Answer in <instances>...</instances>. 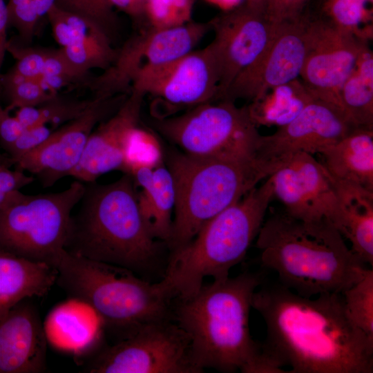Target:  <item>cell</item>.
Here are the masks:
<instances>
[{
    "label": "cell",
    "mask_w": 373,
    "mask_h": 373,
    "mask_svg": "<svg viewBox=\"0 0 373 373\" xmlns=\"http://www.w3.org/2000/svg\"><path fill=\"white\" fill-rule=\"evenodd\" d=\"M55 4L93 21L110 38L116 27L117 18L108 0H56Z\"/></svg>",
    "instance_id": "cell-35"
},
{
    "label": "cell",
    "mask_w": 373,
    "mask_h": 373,
    "mask_svg": "<svg viewBox=\"0 0 373 373\" xmlns=\"http://www.w3.org/2000/svg\"><path fill=\"white\" fill-rule=\"evenodd\" d=\"M342 110L358 127L373 130V53L367 43L340 91Z\"/></svg>",
    "instance_id": "cell-28"
},
{
    "label": "cell",
    "mask_w": 373,
    "mask_h": 373,
    "mask_svg": "<svg viewBox=\"0 0 373 373\" xmlns=\"http://www.w3.org/2000/svg\"><path fill=\"white\" fill-rule=\"evenodd\" d=\"M195 0H144V19L149 26L168 28L192 21Z\"/></svg>",
    "instance_id": "cell-32"
},
{
    "label": "cell",
    "mask_w": 373,
    "mask_h": 373,
    "mask_svg": "<svg viewBox=\"0 0 373 373\" xmlns=\"http://www.w3.org/2000/svg\"><path fill=\"white\" fill-rule=\"evenodd\" d=\"M7 51L15 59V64L10 72L26 78L41 77L47 48L23 46L8 41Z\"/></svg>",
    "instance_id": "cell-36"
},
{
    "label": "cell",
    "mask_w": 373,
    "mask_h": 373,
    "mask_svg": "<svg viewBox=\"0 0 373 373\" xmlns=\"http://www.w3.org/2000/svg\"><path fill=\"white\" fill-rule=\"evenodd\" d=\"M209 4L217 6L224 12L236 8L240 5L241 0H204Z\"/></svg>",
    "instance_id": "cell-44"
},
{
    "label": "cell",
    "mask_w": 373,
    "mask_h": 373,
    "mask_svg": "<svg viewBox=\"0 0 373 373\" xmlns=\"http://www.w3.org/2000/svg\"><path fill=\"white\" fill-rule=\"evenodd\" d=\"M113 8H116L128 15L136 23L144 19V0H108Z\"/></svg>",
    "instance_id": "cell-42"
},
{
    "label": "cell",
    "mask_w": 373,
    "mask_h": 373,
    "mask_svg": "<svg viewBox=\"0 0 373 373\" xmlns=\"http://www.w3.org/2000/svg\"><path fill=\"white\" fill-rule=\"evenodd\" d=\"M84 189L85 183L75 180L57 192L16 191L0 207V247L55 268L65 250L72 213Z\"/></svg>",
    "instance_id": "cell-8"
},
{
    "label": "cell",
    "mask_w": 373,
    "mask_h": 373,
    "mask_svg": "<svg viewBox=\"0 0 373 373\" xmlns=\"http://www.w3.org/2000/svg\"><path fill=\"white\" fill-rule=\"evenodd\" d=\"M135 186L128 173L108 184L85 183L71 215L65 249L135 273L154 267L162 245L142 220Z\"/></svg>",
    "instance_id": "cell-4"
},
{
    "label": "cell",
    "mask_w": 373,
    "mask_h": 373,
    "mask_svg": "<svg viewBox=\"0 0 373 373\" xmlns=\"http://www.w3.org/2000/svg\"><path fill=\"white\" fill-rule=\"evenodd\" d=\"M91 373H201L188 334L173 319L149 323L103 350L88 367Z\"/></svg>",
    "instance_id": "cell-10"
},
{
    "label": "cell",
    "mask_w": 373,
    "mask_h": 373,
    "mask_svg": "<svg viewBox=\"0 0 373 373\" xmlns=\"http://www.w3.org/2000/svg\"><path fill=\"white\" fill-rule=\"evenodd\" d=\"M246 2L254 5L263 6V0H246Z\"/></svg>",
    "instance_id": "cell-46"
},
{
    "label": "cell",
    "mask_w": 373,
    "mask_h": 373,
    "mask_svg": "<svg viewBox=\"0 0 373 373\" xmlns=\"http://www.w3.org/2000/svg\"><path fill=\"white\" fill-rule=\"evenodd\" d=\"M356 128L342 109L315 99L287 124L261 135L256 157L272 174L296 153H321Z\"/></svg>",
    "instance_id": "cell-13"
},
{
    "label": "cell",
    "mask_w": 373,
    "mask_h": 373,
    "mask_svg": "<svg viewBox=\"0 0 373 373\" xmlns=\"http://www.w3.org/2000/svg\"><path fill=\"white\" fill-rule=\"evenodd\" d=\"M144 97L131 90L118 109L96 126L70 176L88 183L111 171H122L128 135L138 126Z\"/></svg>",
    "instance_id": "cell-19"
},
{
    "label": "cell",
    "mask_w": 373,
    "mask_h": 373,
    "mask_svg": "<svg viewBox=\"0 0 373 373\" xmlns=\"http://www.w3.org/2000/svg\"><path fill=\"white\" fill-rule=\"evenodd\" d=\"M55 268L56 283L69 297L86 303L104 327L120 332L122 338L149 323L173 319V300L157 283L144 280L130 269L66 249Z\"/></svg>",
    "instance_id": "cell-7"
},
{
    "label": "cell",
    "mask_w": 373,
    "mask_h": 373,
    "mask_svg": "<svg viewBox=\"0 0 373 373\" xmlns=\"http://www.w3.org/2000/svg\"><path fill=\"white\" fill-rule=\"evenodd\" d=\"M314 99L302 80L296 78L271 88L247 106L256 126L279 128L293 120Z\"/></svg>",
    "instance_id": "cell-27"
},
{
    "label": "cell",
    "mask_w": 373,
    "mask_h": 373,
    "mask_svg": "<svg viewBox=\"0 0 373 373\" xmlns=\"http://www.w3.org/2000/svg\"><path fill=\"white\" fill-rule=\"evenodd\" d=\"M308 1L263 0V8L269 18L279 23L301 15L304 6Z\"/></svg>",
    "instance_id": "cell-40"
},
{
    "label": "cell",
    "mask_w": 373,
    "mask_h": 373,
    "mask_svg": "<svg viewBox=\"0 0 373 373\" xmlns=\"http://www.w3.org/2000/svg\"><path fill=\"white\" fill-rule=\"evenodd\" d=\"M214 38L208 45L218 75L217 101L245 69L268 47L280 23H275L264 8L247 2L209 21Z\"/></svg>",
    "instance_id": "cell-12"
},
{
    "label": "cell",
    "mask_w": 373,
    "mask_h": 373,
    "mask_svg": "<svg viewBox=\"0 0 373 373\" xmlns=\"http://www.w3.org/2000/svg\"><path fill=\"white\" fill-rule=\"evenodd\" d=\"M274 197L286 213L306 221L327 220L333 225L338 213L336 184L313 155L298 152L269 175Z\"/></svg>",
    "instance_id": "cell-18"
},
{
    "label": "cell",
    "mask_w": 373,
    "mask_h": 373,
    "mask_svg": "<svg viewBox=\"0 0 373 373\" xmlns=\"http://www.w3.org/2000/svg\"><path fill=\"white\" fill-rule=\"evenodd\" d=\"M93 97L88 99H76L55 95L44 104L36 106V113L39 124H51L53 128L75 119L90 106Z\"/></svg>",
    "instance_id": "cell-34"
},
{
    "label": "cell",
    "mask_w": 373,
    "mask_h": 373,
    "mask_svg": "<svg viewBox=\"0 0 373 373\" xmlns=\"http://www.w3.org/2000/svg\"><path fill=\"white\" fill-rule=\"evenodd\" d=\"M35 178L6 164L0 165V207L16 192L32 183Z\"/></svg>",
    "instance_id": "cell-39"
},
{
    "label": "cell",
    "mask_w": 373,
    "mask_h": 373,
    "mask_svg": "<svg viewBox=\"0 0 373 373\" xmlns=\"http://www.w3.org/2000/svg\"><path fill=\"white\" fill-rule=\"evenodd\" d=\"M211 30L209 21H191L162 29L149 26L117 49L113 63L101 75L90 77L87 87L94 93V97L126 95L143 70L193 51Z\"/></svg>",
    "instance_id": "cell-11"
},
{
    "label": "cell",
    "mask_w": 373,
    "mask_h": 373,
    "mask_svg": "<svg viewBox=\"0 0 373 373\" xmlns=\"http://www.w3.org/2000/svg\"><path fill=\"white\" fill-rule=\"evenodd\" d=\"M256 239L261 266L275 271L280 285L302 296L342 294L368 268L327 220L275 214L264 221Z\"/></svg>",
    "instance_id": "cell-3"
},
{
    "label": "cell",
    "mask_w": 373,
    "mask_h": 373,
    "mask_svg": "<svg viewBox=\"0 0 373 373\" xmlns=\"http://www.w3.org/2000/svg\"><path fill=\"white\" fill-rule=\"evenodd\" d=\"M157 129L187 154L200 157H256L261 135L247 106L220 100L159 118Z\"/></svg>",
    "instance_id": "cell-9"
},
{
    "label": "cell",
    "mask_w": 373,
    "mask_h": 373,
    "mask_svg": "<svg viewBox=\"0 0 373 373\" xmlns=\"http://www.w3.org/2000/svg\"><path fill=\"white\" fill-rule=\"evenodd\" d=\"M47 343L35 307L21 301L0 318V373L43 372Z\"/></svg>",
    "instance_id": "cell-20"
},
{
    "label": "cell",
    "mask_w": 373,
    "mask_h": 373,
    "mask_svg": "<svg viewBox=\"0 0 373 373\" xmlns=\"http://www.w3.org/2000/svg\"><path fill=\"white\" fill-rule=\"evenodd\" d=\"M8 26V17L7 11V5L4 0H0V90L1 79L2 74L1 73L5 53L7 51V45L8 40L7 39V28Z\"/></svg>",
    "instance_id": "cell-43"
},
{
    "label": "cell",
    "mask_w": 373,
    "mask_h": 373,
    "mask_svg": "<svg viewBox=\"0 0 373 373\" xmlns=\"http://www.w3.org/2000/svg\"><path fill=\"white\" fill-rule=\"evenodd\" d=\"M57 277L55 267L0 247V318L27 298L46 295Z\"/></svg>",
    "instance_id": "cell-23"
},
{
    "label": "cell",
    "mask_w": 373,
    "mask_h": 373,
    "mask_svg": "<svg viewBox=\"0 0 373 373\" xmlns=\"http://www.w3.org/2000/svg\"><path fill=\"white\" fill-rule=\"evenodd\" d=\"M274 198L270 177L209 221L182 247L171 252L158 287L170 300L195 294L205 277L221 280L245 258Z\"/></svg>",
    "instance_id": "cell-5"
},
{
    "label": "cell",
    "mask_w": 373,
    "mask_h": 373,
    "mask_svg": "<svg viewBox=\"0 0 373 373\" xmlns=\"http://www.w3.org/2000/svg\"><path fill=\"white\" fill-rule=\"evenodd\" d=\"M127 173L141 188L137 192V204L142 220L151 236L166 246L172 232V212L175 201L173 176L163 163L156 166L141 165Z\"/></svg>",
    "instance_id": "cell-22"
},
{
    "label": "cell",
    "mask_w": 373,
    "mask_h": 373,
    "mask_svg": "<svg viewBox=\"0 0 373 373\" xmlns=\"http://www.w3.org/2000/svg\"><path fill=\"white\" fill-rule=\"evenodd\" d=\"M309 21L302 13L281 22L268 47L236 77L221 100L251 102L271 88L298 78L307 53Z\"/></svg>",
    "instance_id": "cell-16"
},
{
    "label": "cell",
    "mask_w": 373,
    "mask_h": 373,
    "mask_svg": "<svg viewBox=\"0 0 373 373\" xmlns=\"http://www.w3.org/2000/svg\"><path fill=\"white\" fill-rule=\"evenodd\" d=\"M261 357L273 373H372L373 340L350 318L341 294L305 297L279 283L258 287Z\"/></svg>",
    "instance_id": "cell-1"
},
{
    "label": "cell",
    "mask_w": 373,
    "mask_h": 373,
    "mask_svg": "<svg viewBox=\"0 0 373 373\" xmlns=\"http://www.w3.org/2000/svg\"><path fill=\"white\" fill-rule=\"evenodd\" d=\"M168 163L175 191L172 232L166 244L170 252L189 242L207 221L271 174L255 156L200 157L173 153Z\"/></svg>",
    "instance_id": "cell-6"
},
{
    "label": "cell",
    "mask_w": 373,
    "mask_h": 373,
    "mask_svg": "<svg viewBox=\"0 0 373 373\" xmlns=\"http://www.w3.org/2000/svg\"><path fill=\"white\" fill-rule=\"evenodd\" d=\"M64 10L70 39L66 47L60 48L68 61L79 71L86 74L93 68L106 70L117 54L110 37L93 21Z\"/></svg>",
    "instance_id": "cell-26"
},
{
    "label": "cell",
    "mask_w": 373,
    "mask_h": 373,
    "mask_svg": "<svg viewBox=\"0 0 373 373\" xmlns=\"http://www.w3.org/2000/svg\"><path fill=\"white\" fill-rule=\"evenodd\" d=\"M0 104V147L6 152L24 131L15 115Z\"/></svg>",
    "instance_id": "cell-41"
},
{
    "label": "cell",
    "mask_w": 373,
    "mask_h": 373,
    "mask_svg": "<svg viewBox=\"0 0 373 373\" xmlns=\"http://www.w3.org/2000/svg\"><path fill=\"white\" fill-rule=\"evenodd\" d=\"M53 130L47 124L25 128L6 151L8 164L15 165L21 159L42 144Z\"/></svg>",
    "instance_id": "cell-38"
},
{
    "label": "cell",
    "mask_w": 373,
    "mask_h": 373,
    "mask_svg": "<svg viewBox=\"0 0 373 373\" xmlns=\"http://www.w3.org/2000/svg\"><path fill=\"white\" fill-rule=\"evenodd\" d=\"M1 89H3L8 104V111L22 107L38 106L56 95L47 92L39 78H26L8 72L2 75Z\"/></svg>",
    "instance_id": "cell-31"
},
{
    "label": "cell",
    "mask_w": 373,
    "mask_h": 373,
    "mask_svg": "<svg viewBox=\"0 0 373 373\" xmlns=\"http://www.w3.org/2000/svg\"><path fill=\"white\" fill-rule=\"evenodd\" d=\"M39 17L47 15L48 10L55 4L56 0H34Z\"/></svg>",
    "instance_id": "cell-45"
},
{
    "label": "cell",
    "mask_w": 373,
    "mask_h": 373,
    "mask_svg": "<svg viewBox=\"0 0 373 373\" xmlns=\"http://www.w3.org/2000/svg\"><path fill=\"white\" fill-rule=\"evenodd\" d=\"M373 0H324V17L336 28L365 41L372 38Z\"/></svg>",
    "instance_id": "cell-29"
},
{
    "label": "cell",
    "mask_w": 373,
    "mask_h": 373,
    "mask_svg": "<svg viewBox=\"0 0 373 373\" xmlns=\"http://www.w3.org/2000/svg\"><path fill=\"white\" fill-rule=\"evenodd\" d=\"M126 97H93L91 104L81 115L53 131L42 144L21 159L15 165V169L36 175L44 188L70 176L79 163L93 129L114 113Z\"/></svg>",
    "instance_id": "cell-15"
},
{
    "label": "cell",
    "mask_w": 373,
    "mask_h": 373,
    "mask_svg": "<svg viewBox=\"0 0 373 373\" xmlns=\"http://www.w3.org/2000/svg\"><path fill=\"white\" fill-rule=\"evenodd\" d=\"M8 26L14 27L25 42H30L39 16L34 0H9Z\"/></svg>",
    "instance_id": "cell-37"
},
{
    "label": "cell",
    "mask_w": 373,
    "mask_h": 373,
    "mask_svg": "<svg viewBox=\"0 0 373 373\" xmlns=\"http://www.w3.org/2000/svg\"><path fill=\"white\" fill-rule=\"evenodd\" d=\"M346 311L354 324L373 340V270L342 294Z\"/></svg>",
    "instance_id": "cell-30"
},
{
    "label": "cell",
    "mask_w": 373,
    "mask_h": 373,
    "mask_svg": "<svg viewBox=\"0 0 373 373\" xmlns=\"http://www.w3.org/2000/svg\"><path fill=\"white\" fill-rule=\"evenodd\" d=\"M3 164H8L6 158H5L0 153V165Z\"/></svg>",
    "instance_id": "cell-47"
},
{
    "label": "cell",
    "mask_w": 373,
    "mask_h": 373,
    "mask_svg": "<svg viewBox=\"0 0 373 373\" xmlns=\"http://www.w3.org/2000/svg\"><path fill=\"white\" fill-rule=\"evenodd\" d=\"M43 325L47 343L77 356L88 354L97 347L104 327L90 305L70 297L57 305Z\"/></svg>",
    "instance_id": "cell-21"
},
{
    "label": "cell",
    "mask_w": 373,
    "mask_h": 373,
    "mask_svg": "<svg viewBox=\"0 0 373 373\" xmlns=\"http://www.w3.org/2000/svg\"><path fill=\"white\" fill-rule=\"evenodd\" d=\"M319 154L335 181L373 191V130L358 128Z\"/></svg>",
    "instance_id": "cell-25"
},
{
    "label": "cell",
    "mask_w": 373,
    "mask_h": 373,
    "mask_svg": "<svg viewBox=\"0 0 373 373\" xmlns=\"http://www.w3.org/2000/svg\"><path fill=\"white\" fill-rule=\"evenodd\" d=\"M264 278L263 273L247 271L173 300V320L188 334L193 359L202 372L252 373L261 343L251 335L249 314Z\"/></svg>",
    "instance_id": "cell-2"
},
{
    "label": "cell",
    "mask_w": 373,
    "mask_h": 373,
    "mask_svg": "<svg viewBox=\"0 0 373 373\" xmlns=\"http://www.w3.org/2000/svg\"><path fill=\"white\" fill-rule=\"evenodd\" d=\"M334 182L338 213L334 227L349 240L352 252L365 265L372 267L373 191Z\"/></svg>",
    "instance_id": "cell-24"
},
{
    "label": "cell",
    "mask_w": 373,
    "mask_h": 373,
    "mask_svg": "<svg viewBox=\"0 0 373 373\" xmlns=\"http://www.w3.org/2000/svg\"><path fill=\"white\" fill-rule=\"evenodd\" d=\"M162 163L161 147L156 137L139 126L134 127L128 135L122 171L127 173L137 166H156Z\"/></svg>",
    "instance_id": "cell-33"
},
{
    "label": "cell",
    "mask_w": 373,
    "mask_h": 373,
    "mask_svg": "<svg viewBox=\"0 0 373 373\" xmlns=\"http://www.w3.org/2000/svg\"><path fill=\"white\" fill-rule=\"evenodd\" d=\"M131 90L174 108H189L217 102L218 75L208 46L143 70Z\"/></svg>",
    "instance_id": "cell-17"
},
{
    "label": "cell",
    "mask_w": 373,
    "mask_h": 373,
    "mask_svg": "<svg viewBox=\"0 0 373 373\" xmlns=\"http://www.w3.org/2000/svg\"><path fill=\"white\" fill-rule=\"evenodd\" d=\"M369 42L336 28L325 18H309L300 79L315 99L342 109L341 89Z\"/></svg>",
    "instance_id": "cell-14"
}]
</instances>
